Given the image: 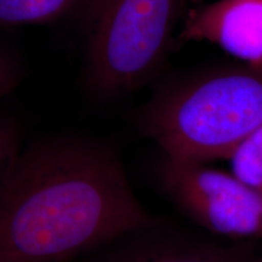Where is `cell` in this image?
<instances>
[{
    "label": "cell",
    "mask_w": 262,
    "mask_h": 262,
    "mask_svg": "<svg viewBox=\"0 0 262 262\" xmlns=\"http://www.w3.org/2000/svg\"><path fill=\"white\" fill-rule=\"evenodd\" d=\"M159 222L112 146L47 137L21 149L0 193V262L79 261Z\"/></svg>",
    "instance_id": "1"
},
{
    "label": "cell",
    "mask_w": 262,
    "mask_h": 262,
    "mask_svg": "<svg viewBox=\"0 0 262 262\" xmlns=\"http://www.w3.org/2000/svg\"><path fill=\"white\" fill-rule=\"evenodd\" d=\"M141 134L179 162L228 159L262 126V70L212 72L160 93L139 114Z\"/></svg>",
    "instance_id": "2"
},
{
    "label": "cell",
    "mask_w": 262,
    "mask_h": 262,
    "mask_svg": "<svg viewBox=\"0 0 262 262\" xmlns=\"http://www.w3.org/2000/svg\"><path fill=\"white\" fill-rule=\"evenodd\" d=\"M181 0H94L88 10L85 78L101 97L142 86L168 51Z\"/></svg>",
    "instance_id": "3"
},
{
    "label": "cell",
    "mask_w": 262,
    "mask_h": 262,
    "mask_svg": "<svg viewBox=\"0 0 262 262\" xmlns=\"http://www.w3.org/2000/svg\"><path fill=\"white\" fill-rule=\"evenodd\" d=\"M159 181L180 210L206 231L229 238H262V194L232 172L165 157Z\"/></svg>",
    "instance_id": "4"
},
{
    "label": "cell",
    "mask_w": 262,
    "mask_h": 262,
    "mask_svg": "<svg viewBox=\"0 0 262 262\" xmlns=\"http://www.w3.org/2000/svg\"><path fill=\"white\" fill-rule=\"evenodd\" d=\"M75 262H256L239 247H225L166 231L163 222L131 232Z\"/></svg>",
    "instance_id": "5"
},
{
    "label": "cell",
    "mask_w": 262,
    "mask_h": 262,
    "mask_svg": "<svg viewBox=\"0 0 262 262\" xmlns=\"http://www.w3.org/2000/svg\"><path fill=\"white\" fill-rule=\"evenodd\" d=\"M180 37L211 42L262 70V0H217L193 10Z\"/></svg>",
    "instance_id": "6"
},
{
    "label": "cell",
    "mask_w": 262,
    "mask_h": 262,
    "mask_svg": "<svg viewBox=\"0 0 262 262\" xmlns=\"http://www.w3.org/2000/svg\"><path fill=\"white\" fill-rule=\"evenodd\" d=\"M94 0H0V31L51 25L86 15Z\"/></svg>",
    "instance_id": "7"
},
{
    "label": "cell",
    "mask_w": 262,
    "mask_h": 262,
    "mask_svg": "<svg viewBox=\"0 0 262 262\" xmlns=\"http://www.w3.org/2000/svg\"><path fill=\"white\" fill-rule=\"evenodd\" d=\"M228 160L235 178L262 194V126L244 140Z\"/></svg>",
    "instance_id": "8"
},
{
    "label": "cell",
    "mask_w": 262,
    "mask_h": 262,
    "mask_svg": "<svg viewBox=\"0 0 262 262\" xmlns=\"http://www.w3.org/2000/svg\"><path fill=\"white\" fill-rule=\"evenodd\" d=\"M21 134L11 118L0 116V193L21 152Z\"/></svg>",
    "instance_id": "9"
},
{
    "label": "cell",
    "mask_w": 262,
    "mask_h": 262,
    "mask_svg": "<svg viewBox=\"0 0 262 262\" xmlns=\"http://www.w3.org/2000/svg\"><path fill=\"white\" fill-rule=\"evenodd\" d=\"M22 77V67L15 54L0 45V101L17 86Z\"/></svg>",
    "instance_id": "10"
}]
</instances>
